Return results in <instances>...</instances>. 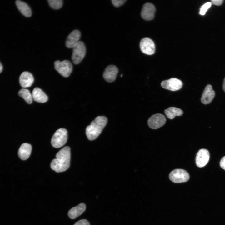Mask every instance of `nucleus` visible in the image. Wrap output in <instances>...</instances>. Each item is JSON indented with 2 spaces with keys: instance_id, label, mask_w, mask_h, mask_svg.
<instances>
[{
  "instance_id": "nucleus-1",
  "label": "nucleus",
  "mask_w": 225,
  "mask_h": 225,
  "mask_svg": "<svg viewBox=\"0 0 225 225\" xmlns=\"http://www.w3.org/2000/svg\"><path fill=\"white\" fill-rule=\"evenodd\" d=\"M50 163L51 169L56 172H61L67 170L70 165V149L66 146L58 152Z\"/></svg>"
},
{
  "instance_id": "nucleus-2",
  "label": "nucleus",
  "mask_w": 225,
  "mask_h": 225,
  "mask_svg": "<svg viewBox=\"0 0 225 225\" xmlns=\"http://www.w3.org/2000/svg\"><path fill=\"white\" fill-rule=\"evenodd\" d=\"M107 122L108 119L105 116L96 117L86 128V134L88 138L91 141L95 139L101 134Z\"/></svg>"
},
{
  "instance_id": "nucleus-3",
  "label": "nucleus",
  "mask_w": 225,
  "mask_h": 225,
  "mask_svg": "<svg viewBox=\"0 0 225 225\" xmlns=\"http://www.w3.org/2000/svg\"><path fill=\"white\" fill-rule=\"evenodd\" d=\"M67 139V130L64 128H60L57 130L53 135L51 143L54 148H60L65 144Z\"/></svg>"
},
{
  "instance_id": "nucleus-4",
  "label": "nucleus",
  "mask_w": 225,
  "mask_h": 225,
  "mask_svg": "<svg viewBox=\"0 0 225 225\" xmlns=\"http://www.w3.org/2000/svg\"><path fill=\"white\" fill-rule=\"evenodd\" d=\"M73 48L72 59L75 64L79 63L84 58L86 52V49L84 43L79 41Z\"/></svg>"
},
{
  "instance_id": "nucleus-5",
  "label": "nucleus",
  "mask_w": 225,
  "mask_h": 225,
  "mask_svg": "<svg viewBox=\"0 0 225 225\" xmlns=\"http://www.w3.org/2000/svg\"><path fill=\"white\" fill-rule=\"evenodd\" d=\"M54 64L55 69L64 77H68L72 71V65L68 60H64L62 62L56 61Z\"/></svg>"
},
{
  "instance_id": "nucleus-6",
  "label": "nucleus",
  "mask_w": 225,
  "mask_h": 225,
  "mask_svg": "<svg viewBox=\"0 0 225 225\" xmlns=\"http://www.w3.org/2000/svg\"><path fill=\"white\" fill-rule=\"evenodd\" d=\"M169 178L172 182L179 183L188 181L189 178V175L188 172L184 169H177L170 172Z\"/></svg>"
},
{
  "instance_id": "nucleus-7",
  "label": "nucleus",
  "mask_w": 225,
  "mask_h": 225,
  "mask_svg": "<svg viewBox=\"0 0 225 225\" xmlns=\"http://www.w3.org/2000/svg\"><path fill=\"white\" fill-rule=\"evenodd\" d=\"M166 121L165 117L162 114H153L148 119V123L149 127L152 129H157L164 124Z\"/></svg>"
},
{
  "instance_id": "nucleus-8",
  "label": "nucleus",
  "mask_w": 225,
  "mask_h": 225,
  "mask_svg": "<svg viewBox=\"0 0 225 225\" xmlns=\"http://www.w3.org/2000/svg\"><path fill=\"white\" fill-rule=\"evenodd\" d=\"M182 81L176 78H172L163 81L161 83L162 88L172 91L180 89L182 87Z\"/></svg>"
},
{
  "instance_id": "nucleus-9",
  "label": "nucleus",
  "mask_w": 225,
  "mask_h": 225,
  "mask_svg": "<svg viewBox=\"0 0 225 225\" xmlns=\"http://www.w3.org/2000/svg\"><path fill=\"white\" fill-rule=\"evenodd\" d=\"M140 47L142 52L147 55L153 54L155 51V45L153 42L148 38H144L141 40Z\"/></svg>"
},
{
  "instance_id": "nucleus-10",
  "label": "nucleus",
  "mask_w": 225,
  "mask_h": 225,
  "mask_svg": "<svg viewBox=\"0 0 225 225\" xmlns=\"http://www.w3.org/2000/svg\"><path fill=\"white\" fill-rule=\"evenodd\" d=\"M210 158L209 151L205 149H202L197 152L196 157V163L200 168L205 166L208 163Z\"/></svg>"
},
{
  "instance_id": "nucleus-11",
  "label": "nucleus",
  "mask_w": 225,
  "mask_h": 225,
  "mask_svg": "<svg viewBox=\"0 0 225 225\" xmlns=\"http://www.w3.org/2000/svg\"><path fill=\"white\" fill-rule=\"evenodd\" d=\"M155 8L154 5L150 3H145L143 6L141 12L142 18L146 20H151L154 17Z\"/></svg>"
},
{
  "instance_id": "nucleus-12",
  "label": "nucleus",
  "mask_w": 225,
  "mask_h": 225,
  "mask_svg": "<svg viewBox=\"0 0 225 225\" xmlns=\"http://www.w3.org/2000/svg\"><path fill=\"white\" fill-rule=\"evenodd\" d=\"M118 72V69L116 66L113 65H109L105 69L103 77L106 81L112 82L115 80Z\"/></svg>"
},
{
  "instance_id": "nucleus-13",
  "label": "nucleus",
  "mask_w": 225,
  "mask_h": 225,
  "mask_svg": "<svg viewBox=\"0 0 225 225\" xmlns=\"http://www.w3.org/2000/svg\"><path fill=\"white\" fill-rule=\"evenodd\" d=\"M81 33L78 30L72 31L68 36L66 41V46L68 48H73L80 41Z\"/></svg>"
},
{
  "instance_id": "nucleus-14",
  "label": "nucleus",
  "mask_w": 225,
  "mask_h": 225,
  "mask_svg": "<svg viewBox=\"0 0 225 225\" xmlns=\"http://www.w3.org/2000/svg\"><path fill=\"white\" fill-rule=\"evenodd\" d=\"M212 88L210 84L207 85L205 87L201 98V101L203 104L210 103L214 98L215 92Z\"/></svg>"
},
{
  "instance_id": "nucleus-15",
  "label": "nucleus",
  "mask_w": 225,
  "mask_h": 225,
  "mask_svg": "<svg viewBox=\"0 0 225 225\" xmlns=\"http://www.w3.org/2000/svg\"><path fill=\"white\" fill-rule=\"evenodd\" d=\"M34 81V79L32 74L26 71L22 72L19 78L20 84L21 87L23 88L31 86Z\"/></svg>"
},
{
  "instance_id": "nucleus-16",
  "label": "nucleus",
  "mask_w": 225,
  "mask_h": 225,
  "mask_svg": "<svg viewBox=\"0 0 225 225\" xmlns=\"http://www.w3.org/2000/svg\"><path fill=\"white\" fill-rule=\"evenodd\" d=\"M32 95L33 99L38 102H45L48 99L47 95L42 89L38 88H35L33 89Z\"/></svg>"
},
{
  "instance_id": "nucleus-17",
  "label": "nucleus",
  "mask_w": 225,
  "mask_h": 225,
  "mask_svg": "<svg viewBox=\"0 0 225 225\" xmlns=\"http://www.w3.org/2000/svg\"><path fill=\"white\" fill-rule=\"evenodd\" d=\"M86 209V206L84 203H80L68 211V216L71 219H75L81 215L85 211Z\"/></svg>"
},
{
  "instance_id": "nucleus-18",
  "label": "nucleus",
  "mask_w": 225,
  "mask_h": 225,
  "mask_svg": "<svg viewBox=\"0 0 225 225\" xmlns=\"http://www.w3.org/2000/svg\"><path fill=\"white\" fill-rule=\"evenodd\" d=\"M31 145L27 143L21 145L18 151V155L22 160H26L29 157L32 151Z\"/></svg>"
},
{
  "instance_id": "nucleus-19",
  "label": "nucleus",
  "mask_w": 225,
  "mask_h": 225,
  "mask_svg": "<svg viewBox=\"0 0 225 225\" xmlns=\"http://www.w3.org/2000/svg\"><path fill=\"white\" fill-rule=\"evenodd\" d=\"M16 6L21 13L26 17H29L32 15L31 10L25 2L20 0L16 1Z\"/></svg>"
},
{
  "instance_id": "nucleus-20",
  "label": "nucleus",
  "mask_w": 225,
  "mask_h": 225,
  "mask_svg": "<svg viewBox=\"0 0 225 225\" xmlns=\"http://www.w3.org/2000/svg\"><path fill=\"white\" fill-rule=\"evenodd\" d=\"M164 112L167 117L171 119H173L176 116H181L183 113L181 109L175 107H169L165 110Z\"/></svg>"
},
{
  "instance_id": "nucleus-21",
  "label": "nucleus",
  "mask_w": 225,
  "mask_h": 225,
  "mask_svg": "<svg viewBox=\"0 0 225 225\" xmlns=\"http://www.w3.org/2000/svg\"><path fill=\"white\" fill-rule=\"evenodd\" d=\"M18 94L19 96L23 98L29 104L32 103L33 99L32 96V94L28 89L22 88L19 91Z\"/></svg>"
},
{
  "instance_id": "nucleus-22",
  "label": "nucleus",
  "mask_w": 225,
  "mask_h": 225,
  "mask_svg": "<svg viewBox=\"0 0 225 225\" xmlns=\"http://www.w3.org/2000/svg\"><path fill=\"white\" fill-rule=\"evenodd\" d=\"M48 1L50 6L54 9L60 8L63 5L62 0H48Z\"/></svg>"
},
{
  "instance_id": "nucleus-23",
  "label": "nucleus",
  "mask_w": 225,
  "mask_h": 225,
  "mask_svg": "<svg viewBox=\"0 0 225 225\" xmlns=\"http://www.w3.org/2000/svg\"><path fill=\"white\" fill-rule=\"evenodd\" d=\"M212 5L211 2H207L203 4L201 8L199 13L202 15H205L207 10Z\"/></svg>"
},
{
  "instance_id": "nucleus-24",
  "label": "nucleus",
  "mask_w": 225,
  "mask_h": 225,
  "mask_svg": "<svg viewBox=\"0 0 225 225\" xmlns=\"http://www.w3.org/2000/svg\"><path fill=\"white\" fill-rule=\"evenodd\" d=\"M126 1V0H112V2L114 6L118 7L123 5Z\"/></svg>"
},
{
  "instance_id": "nucleus-25",
  "label": "nucleus",
  "mask_w": 225,
  "mask_h": 225,
  "mask_svg": "<svg viewBox=\"0 0 225 225\" xmlns=\"http://www.w3.org/2000/svg\"><path fill=\"white\" fill-rule=\"evenodd\" d=\"M73 225H90V224L88 220L83 219L79 220Z\"/></svg>"
},
{
  "instance_id": "nucleus-26",
  "label": "nucleus",
  "mask_w": 225,
  "mask_h": 225,
  "mask_svg": "<svg viewBox=\"0 0 225 225\" xmlns=\"http://www.w3.org/2000/svg\"><path fill=\"white\" fill-rule=\"evenodd\" d=\"M223 0H211V3L213 4L219 6L221 5L223 3Z\"/></svg>"
},
{
  "instance_id": "nucleus-27",
  "label": "nucleus",
  "mask_w": 225,
  "mask_h": 225,
  "mask_svg": "<svg viewBox=\"0 0 225 225\" xmlns=\"http://www.w3.org/2000/svg\"><path fill=\"white\" fill-rule=\"evenodd\" d=\"M220 165L221 167L225 170V156L221 159L220 161Z\"/></svg>"
},
{
  "instance_id": "nucleus-28",
  "label": "nucleus",
  "mask_w": 225,
  "mask_h": 225,
  "mask_svg": "<svg viewBox=\"0 0 225 225\" xmlns=\"http://www.w3.org/2000/svg\"><path fill=\"white\" fill-rule=\"evenodd\" d=\"M223 88L224 91L225 92V78L224 79L223 85Z\"/></svg>"
},
{
  "instance_id": "nucleus-29",
  "label": "nucleus",
  "mask_w": 225,
  "mask_h": 225,
  "mask_svg": "<svg viewBox=\"0 0 225 225\" xmlns=\"http://www.w3.org/2000/svg\"><path fill=\"white\" fill-rule=\"evenodd\" d=\"M2 66L1 63L0 62V73H1L2 70Z\"/></svg>"
},
{
  "instance_id": "nucleus-30",
  "label": "nucleus",
  "mask_w": 225,
  "mask_h": 225,
  "mask_svg": "<svg viewBox=\"0 0 225 225\" xmlns=\"http://www.w3.org/2000/svg\"><path fill=\"white\" fill-rule=\"evenodd\" d=\"M122 76H123L122 74L121 75V77H122Z\"/></svg>"
}]
</instances>
